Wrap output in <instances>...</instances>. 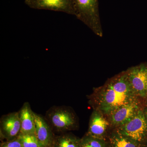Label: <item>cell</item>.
<instances>
[{"instance_id":"cell-1","label":"cell","mask_w":147,"mask_h":147,"mask_svg":"<svg viewBox=\"0 0 147 147\" xmlns=\"http://www.w3.org/2000/svg\"><path fill=\"white\" fill-rule=\"evenodd\" d=\"M136 95L126 72L108 82L98 93L96 101L99 110L110 115L119 108L135 100Z\"/></svg>"},{"instance_id":"cell-2","label":"cell","mask_w":147,"mask_h":147,"mask_svg":"<svg viewBox=\"0 0 147 147\" xmlns=\"http://www.w3.org/2000/svg\"><path fill=\"white\" fill-rule=\"evenodd\" d=\"M45 120L52 129L64 132L75 128L77 121L75 115L68 107L55 106L47 110Z\"/></svg>"},{"instance_id":"cell-3","label":"cell","mask_w":147,"mask_h":147,"mask_svg":"<svg viewBox=\"0 0 147 147\" xmlns=\"http://www.w3.org/2000/svg\"><path fill=\"white\" fill-rule=\"evenodd\" d=\"M75 16L96 34H101L98 0H73Z\"/></svg>"},{"instance_id":"cell-4","label":"cell","mask_w":147,"mask_h":147,"mask_svg":"<svg viewBox=\"0 0 147 147\" xmlns=\"http://www.w3.org/2000/svg\"><path fill=\"white\" fill-rule=\"evenodd\" d=\"M118 133L140 144L147 139V118L140 110L126 123L121 126Z\"/></svg>"},{"instance_id":"cell-5","label":"cell","mask_w":147,"mask_h":147,"mask_svg":"<svg viewBox=\"0 0 147 147\" xmlns=\"http://www.w3.org/2000/svg\"><path fill=\"white\" fill-rule=\"evenodd\" d=\"M31 8L64 12L75 15L73 0H25Z\"/></svg>"},{"instance_id":"cell-6","label":"cell","mask_w":147,"mask_h":147,"mask_svg":"<svg viewBox=\"0 0 147 147\" xmlns=\"http://www.w3.org/2000/svg\"><path fill=\"white\" fill-rule=\"evenodd\" d=\"M132 90L136 95L146 97L147 95V65L142 64L127 71Z\"/></svg>"},{"instance_id":"cell-7","label":"cell","mask_w":147,"mask_h":147,"mask_svg":"<svg viewBox=\"0 0 147 147\" xmlns=\"http://www.w3.org/2000/svg\"><path fill=\"white\" fill-rule=\"evenodd\" d=\"M1 133L3 137L10 141L18 137L21 131L19 113L13 112L3 116L0 121Z\"/></svg>"},{"instance_id":"cell-8","label":"cell","mask_w":147,"mask_h":147,"mask_svg":"<svg viewBox=\"0 0 147 147\" xmlns=\"http://www.w3.org/2000/svg\"><path fill=\"white\" fill-rule=\"evenodd\" d=\"M35 135L44 147H52L54 137L53 129L45 119L34 113Z\"/></svg>"},{"instance_id":"cell-9","label":"cell","mask_w":147,"mask_h":147,"mask_svg":"<svg viewBox=\"0 0 147 147\" xmlns=\"http://www.w3.org/2000/svg\"><path fill=\"white\" fill-rule=\"evenodd\" d=\"M141 110L139 103L136 100L122 106L111 115V121L116 125H123L132 119Z\"/></svg>"},{"instance_id":"cell-10","label":"cell","mask_w":147,"mask_h":147,"mask_svg":"<svg viewBox=\"0 0 147 147\" xmlns=\"http://www.w3.org/2000/svg\"><path fill=\"white\" fill-rule=\"evenodd\" d=\"M18 113L21 125L20 134H35L34 113L30 103L25 102Z\"/></svg>"},{"instance_id":"cell-11","label":"cell","mask_w":147,"mask_h":147,"mask_svg":"<svg viewBox=\"0 0 147 147\" xmlns=\"http://www.w3.org/2000/svg\"><path fill=\"white\" fill-rule=\"evenodd\" d=\"M108 125L109 123L108 121L97 111H95L91 117L87 134L94 137L101 138Z\"/></svg>"},{"instance_id":"cell-12","label":"cell","mask_w":147,"mask_h":147,"mask_svg":"<svg viewBox=\"0 0 147 147\" xmlns=\"http://www.w3.org/2000/svg\"><path fill=\"white\" fill-rule=\"evenodd\" d=\"M80 140L70 134L55 137L52 147H80Z\"/></svg>"},{"instance_id":"cell-13","label":"cell","mask_w":147,"mask_h":147,"mask_svg":"<svg viewBox=\"0 0 147 147\" xmlns=\"http://www.w3.org/2000/svg\"><path fill=\"white\" fill-rule=\"evenodd\" d=\"M110 141L112 147H141V144L118 133L112 136Z\"/></svg>"},{"instance_id":"cell-14","label":"cell","mask_w":147,"mask_h":147,"mask_svg":"<svg viewBox=\"0 0 147 147\" xmlns=\"http://www.w3.org/2000/svg\"><path fill=\"white\" fill-rule=\"evenodd\" d=\"M80 147H105V142L101 138L87 134L80 140Z\"/></svg>"},{"instance_id":"cell-15","label":"cell","mask_w":147,"mask_h":147,"mask_svg":"<svg viewBox=\"0 0 147 147\" xmlns=\"http://www.w3.org/2000/svg\"><path fill=\"white\" fill-rule=\"evenodd\" d=\"M17 138L20 140L23 147H44L35 134H19Z\"/></svg>"},{"instance_id":"cell-16","label":"cell","mask_w":147,"mask_h":147,"mask_svg":"<svg viewBox=\"0 0 147 147\" xmlns=\"http://www.w3.org/2000/svg\"><path fill=\"white\" fill-rule=\"evenodd\" d=\"M1 147H23L20 140L17 137L13 140L3 143Z\"/></svg>"},{"instance_id":"cell-17","label":"cell","mask_w":147,"mask_h":147,"mask_svg":"<svg viewBox=\"0 0 147 147\" xmlns=\"http://www.w3.org/2000/svg\"><path fill=\"white\" fill-rule=\"evenodd\" d=\"M144 112V113L145 115L146 116V117L147 118V104L146 106V108H145Z\"/></svg>"},{"instance_id":"cell-18","label":"cell","mask_w":147,"mask_h":147,"mask_svg":"<svg viewBox=\"0 0 147 147\" xmlns=\"http://www.w3.org/2000/svg\"><path fill=\"white\" fill-rule=\"evenodd\" d=\"M145 147H147V140H146V142H145Z\"/></svg>"},{"instance_id":"cell-19","label":"cell","mask_w":147,"mask_h":147,"mask_svg":"<svg viewBox=\"0 0 147 147\" xmlns=\"http://www.w3.org/2000/svg\"></svg>"}]
</instances>
